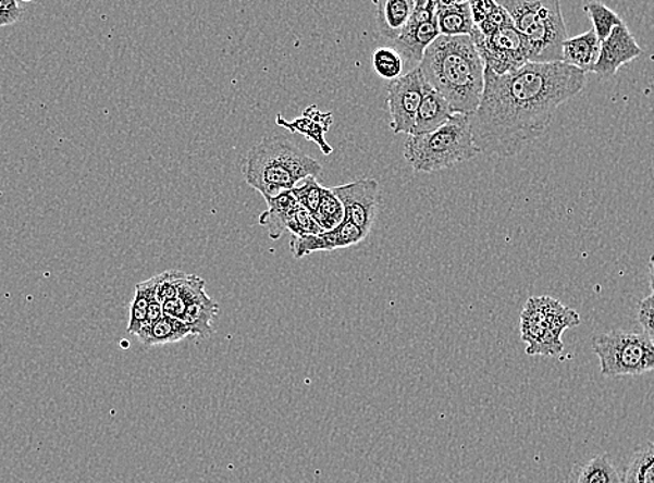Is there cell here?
Segmentation results:
<instances>
[{"instance_id": "1", "label": "cell", "mask_w": 654, "mask_h": 483, "mask_svg": "<svg viewBox=\"0 0 654 483\" xmlns=\"http://www.w3.org/2000/svg\"><path fill=\"white\" fill-rule=\"evenodd\" d=\"M587 86V74L564 62L527 63L497 76L484 67V89L469 116L481 153L513 158L551 126L554 113Z\"/></svg>"}, {"instance_id": "2", "label": "cell", "mask_w": 654, "mask_h": 483, "mask_svg": "<svg viewBox=\"0 0 654 483\" xmlns=\"http://www.w3.org/2000/svg\"><path fill=\"white\" fill-rule=\"evenodd\" d=\"M419 70L453 113L471 116L477 112L484 89V63L471 35H441L427 49Z\"/></svg>"}, {"instance_id": "3", "label": "cell", "mask_w": 654, "mask_h": 483, "mask_svg": "<svg viewBox=\"0 0 654 483\" xmlns=\"http://www.w3.org/2000/svg\"><path fill=\"white\" fill-rule=\"evenodd\" d=\"M321 173V163L282 136L262 139L258 146L249 149L243 162L246 182L261 193L267 201L293 190L298 182L318 177Z\"/></svg>"}, {"instance_id": "4", "label": "cell", "mask_w": 654, "mask_h": 483, "mask_svg": "<svg viewBox=\"0 0 654 483\" xmlns=\"http://www.w3.org/2000/svg\"><path fill=\"white\" fill-rule=\"evenodd\" d=\"M481 153L473 143L467 114L454 113L446 124L432 133L408 136L404 157L414 172L432 173L471 161Z\"/></svg>"}, {"instance_id": "5", "label": "cell", "mask_w": 654, "mask_h": 483, "mask_svg": "<svg viewBox=\"0 0 654 483\" xmlns=\"http://www.w3.org/2000/svg\"><path fill=\"white\" fill-rule=\"evenodd\" d=\"M498 4L510 14L514 27L528 39L529 62H563L568 34L558 0H504Z\"/></svg>"}, {"instance_id": "6", "label": "cell", "mask_w": 654, "mask_h": 483, "mask_svg": "<svg viewBox=\"0 0 654 483\" xmlns=\"http://www.w3.org/2000/svg\"><path fill=\"white\" fill-rule=\"evenodd\" d=\"M581 317L577 311L564 306L556 298L531 297L519 317L521 340L527 345L531 357H553L563 355V333L568 327L578 326Z\"/></svg>"}, {"instance_id": "7", "label": "cell", "mask_w": 654, "mask_h": 483, "mask_svg": "<svg viewBox=\"0 0 654 483\" xmlns=\"http://www.w3.org/2000/svg\"><path fill=\"white\" fill-rule=\"evenodd\" d=\"M593 352L606 377L643 375L654 371V346L645 333L612 331L593 337Z\"/></svg>"}, {"instance_id": "8", "label": "cell", "mask_w": 654, "mask_h": 483, "mask_svg": "<svg viewBox=\"0 0 654 483\" xmlns=\"http://www.w3.org/2000/svg\"><path fill=\"white\" fill-rule=\"evenodd\" d=\"M471 38L481 54L484 67L492 70L497 76L517 72L529 63L528 39L514 27V24L491 37H483L476 26Z\"/></svg>"}, {"instance_id": "9", "label": "cell", "mask_w": 654, "mask_h": 483, "mask_svg": "<svg viewBox=\"0 0 654 483\" xmlns=\"http://www.w3.org/2000/svg\"><path fill=\"white\" fill-rule=\"evenodd\" d=\"M436 8L437 2L434 0H417L406 28L397 41L393 42L394 49L403 59L406 74L419 67L427 49L441 37Z\"/></svg>"}, {"instance_id": "10", "label": "cell", "mask_w": 654, "mask_h": 483, "mask_svg": "<svg viewBox=\"0 0 654 483\" xmlns=\"http://www.w3.org/2000/svg\"><path fill=\"white\" fill-rule=\"evenodd\" d=\"M425 86V78L419 67L388 83L387 108L394 134L411 136Z\"/></svg>"}, {"instance_id": "11", "label": "cell", "mask_w": 654, "mask_h": 483, "mask_svg": "<svg viewBox=\"0 0 654 483\" xmlns=\"http://www.w3.org/2000/svg\"><path fill=\"white\" fill-rule=\"evenodd\" d=\"M331 190L343 203L344 221L353 223L363 233H371L382 201L379 183L373 178H359Z\"/></svg>"}, {"instance_id": "12", "label": "cell", "mask_w": 654, "mask_h": 483, "mask_svg": "<svg viewBox=\"0 0 654 483\" xmlns=\"http://www.w3.org/2000/svg\"><path fill=\"white\" fill-rule=\"evenodd\" d=\"M642 53L643 49L639 47L636 37L629 32L627 24L622 23L601 44V54L593 73L602 78H612L624 64L636 61Z\"/></svg>"}, {"instance_id": "13", "label": "cell", "mask_w": 654, "mask_h": 483, "mask_svg": "<svg viewBox=\"0 0 654 483\" xmlns=\"http://www.w3.org/2000/svg\"><path fill=\"white\" fill-rule=\"evenodd\" d=\"M276 123L277 126L287 128L293 133L301 134V136L311 139V141L321 148L324 156H331L333 152V148L329 146L326 138H324L333 123V114L331 112H321L312 104V107H309L304 111L301 117H298L293 122H288L282 114H277Z\"/></svg>"}, {"instance_id": "14", "label": "cell", "mask_w": 654, "mask_h": 483, "mask_svg": "<svg viewBox=\"0 0 654 483\" xmlns=\"http://www.w3.org/2000/svg\"><path fill=\"white\" fill-rule=\"evenodd\" d=\"M453 114L451 104L447 103L446 99L441 94L434 91L427 83L411 136L432 133L434 129L441 128L443 124L451 121Z\"/></svg>"}, {"instance_id": "15", "label": "cell", "mask_w": 654, "mask_h": 483, "mask_svg": "<svg viewBox=\"0 0 654 483\" xmlns=\"http://www.w3.org/2000/svg\"><path fill=\"white\" fill-rule=\"evenodd\" d=\"M373 3L378 9L379 33L388 41H397L416 9V0H374Z\"/></svg>"}, {"instance_id": "16", "label": "cell", "mask_w": 654, "mask_h": 483, "mask_svg": "<svg viewBox=\"0 0 654 483\" xmlns=\"http://www.w3.org/2000/svg\"><path fill=\"white\" fill-rule=\"evenodd\" d=\"M601 44L593 29H589L578 37L568 38L563 47V62L585 74L591 73L595 70L599 61Z\"/></svg>"}, {"instance_id": "17", "label": "cell", "mask_w": 654, "mask_h": 483, "mask_svg": "<svg viewBox=\"0 0 654 483\" xmlns=\"http://www.w3.org/2000/svg\"><path fill=\"white\" fill-rule=\"evenodd\" d=\"M436 14L439 32L444 37L471 35L473 28H476L469 2H444V0H439Z\"/></svg>"}, {"instance_id": "18", "label": "cell", "mask_w": 654, "mask_h": 483, "mask_svg": "<svg viewBox=\"0 0 654 483\" xmlns=\"http://www.w3.org/2000/svg\"><path fill=\"white\" fill-rule=\"evenodd\" d=\"M268 211L259 216V225L268 228L269 237L279 240L287 231L289 221L299 203L292 190L279 194L277 197L268 199Z\"/></svg>"}, {"instance_id": "19", "label": "cell", "mask_w": 654, "mask_h": 483, "mask_svg": "<svg viewBox=\"0 0 654 483\" xmlns=\"http://www.w3.org/2000/svg\"><path fill=\"white\" fill-rule=\"evenodd\" d=\"M192 335L189 327L180 320L163 315L161 320L144 326L137 337L145 347L171 345V343L182 342L183 338Z\"/></svg>"}, {"instance_id": "20", "label": "cell", "mask_w": 654, "mask_h": 483, "mask_svg": "<svg viewBox=\"0 0 654 483\" xmlns=\"http://www.w3.org/2000/svg\"><path fill=\"white\" fill-rule=\"evenodd\" d=\"M157 298V282L155 276L147 282L138 283L134 290L132 306H129V320L127 332L129 335H138L147 323L149 304Z\"/></svg>"}, {"instance_id": "21", "label": "cell", "mask_w": 654, "mask_h": 483, "mask_svg": "<svg viewBox=\"0 0 654 483\" xmlns=\"http://www.w3.org/2000/svg\"><path fill=\"white\" fill-rule=\"evenodd\" d=\"M218 302L209 298L207 301L188 306L182 321L189 327L192 335L209 337L213 333L212 321L218 315Z\"/></svg>"}, {"instance_id": "22", "label": "cell", "mask_w": 654, "mask_h": 483, "mask_svg": "<svg viewBox=\"0 0 654 483\" xmlns=\"http://www.w3.org/2000/svg\"><path fill=\"white\" fill-rule=\"evenodd\" d=\"M622 483H654V443L647 442L633 451Z\"/></svg>"}, {"instance_id": "23", "label": "cell", "mask_w": 654, "mask_h": 483, "mask_svg": "<svg viewBox=\"0 0 654 483\" xmlns=\"http://www.w3.org/2000/svg\"><path fill=\"white\" fill-rule=\"evenodd\" d=\"M577 483H622V480L610 457L596 456L583 466Z\"/></svg>"}, {"instance_id": "24", "label": "cell", "mask_w": 654, "mask_h": 483, "mask_svg": "<svg viewBox=\"0 0 654 483\" xmlns=\"http://www.w3.org/2000/svg\"><path fill=\"white\" fill-rule=\"evenodd\" d=\"M312 215L324 232H331L342 225L344 221L343 203L334 196L331 188H324L318 211Z\"/></svg>"}, {"instance_id": "25", "label": "cell", "mask_w": 654, "mask_h": 483, "mask_svg": "<svg viewBox=\"0 0 654 483\" xmlns=\"http://www.w3.org/2000/svg\"><path fill=\"white\" fill-rule=\"evenodd\" d=\"M583 9H585L589 18L592 20V29L601 42L612 34L614 28L621 26L624 23L622 18L604 3L589 2Z\"/></svg>"}, {"instance_id": "26", "label": "cell", "mask_w": 654, "mask_h": 483, "mask_svg": "<svg viewBox=\"0 0 654 483\" xmlns=\"http://www.w3.org/2000/svg\"><path fill=\"white\" fill-rule=\"evenodd\" d=\"M372 64L374 72L382 78L397 79L404 74V63L402 57L394 48H381L373 53Z\"/></svg>"}, {"instance_id": "27", "label": "cell", "mask_w": 654, "mask_h": 483, "mask_svg": "<svg viewBox=\"0 0 654 483\" xmlns=\"http://www.w3.org/2000/svg\"><path fill=\"white\" fill-rule=\"evenodd\" d=\"M323 190L324 187L318 183L317 177H308L303 181L301 186L294 187L292 193L299 206L314 213L318 211L319 203H321Z\"/></svg>"}, {"instance_id": "28", "label": "cell", "mask_w": 654, "mask_h": 483, "mask_svg": "<svg viewBox=\"0 0 654 483\" xmlns=\"http://www.w3.org/2000/svg\"><path fill=\"white\" fill-rule=\"evenodd\" d=\"M187 277V273L182 271H168L161 273V275L155 276L157 282V298L158 301L163 304L173 300L177 297L178 288L182 286L184 278Z\"/></svg>"}, {"instance_id": "29", "label": "cell", "mask_w": 654, "mask_h": 483, "mask_svg": "<svg viewBox=\"0 0 654 483\" xmlns=\"http://www.w3.org/2000/svg\"><path fill=\"white\" fill-rule=\"evenodd\" d=\"M287 231L292 232L293 236L303 237V236H319V234H323L324 231L319 223L314 221V218L311 212L308 211L307 208L298 206L296 212L289 221Z\"/></svg>"}, {"instance_id": "30", "label": "cell", "mask_w": 654, "mask_h": 483, "mask_svg": "<svg viewBox=\"0 0 654 483\" xmlns=\"http://www.w3.org/2000/svg\"><path fill=\"white\" fill-rule=\"evenodd\" d=\"M176 298H180L188 307L192 304L207 301L211 297L205 292L203 278L196 275H187L178 288Z\"/></svg>"}, {"instance_id": "31", "label": "cell", "mask_w": 654, "mask_h": 483, "mask_svg": "<svg viewBox=\"0 0 654 483\" xmlns=\"http://www.w3.org/2000/svg\"><path fill=\"white\" fill-rule=\"evenodd\" d=\"M289 246H292L293 256L296 258L307 257L309 253L317 251H326V244L323 242L322 234H319V236H293Z\"/></svg>"}, {"instance_id": "32", "label": "cell", "mask_w": 654, "mask_h": 483, "mask_svg": "<svg viewBox=\"0 0 654 483\" xmlns=\"http://www.w3.org/2000/svg\"><path fill=\"white\" fill-rule=\"evenodd\" d=\"M513 20L510 14L506 12V9L497 4V8L493 10L491 16L484 20L483 23L479 24L477 28L483 37H491V35L501 32V29L511 26Z\"/></svg>"}, {"instance_id": "33", "label": "cell", "mask_w": 654, "mask_h": 483, "mask_svg": "<svg viewBox=\"0 0 654 483\" xmlns=\"http://www.w3.org/2000/svg\"><path fill=\"white\" fill-rule=\"evenodd\" d=\"M638 321L641 323L643 333L654 346V294L646 297L639 304Z\"/></svg>"}, {"instance_id": "34", "label": "cell", "mask_w": 654, "mask_h": 483, "mask_svg": "<svg viewBox=\"0 0 654 483\" xmlns=\"http://www.w3.org/2000/svg\"><path fill=\"white\" fill-rule=\"evenodd\" d=\"M23 16V4L17 2V0H0V27L13 26Z\"/></svg>"}, {"instance_id": "35", "label": "cell", "mask_w": 654, "mask_h": 483, "mask_svg": "<svg viewBox=\"0 0 654 483\" xmlns=\"http://www.w3.org/2000/svg\"><path fill=\"white\" fill-rule=\"evenodd\" d=\"M471 4V14L476 26L483 23L489 16H491L494 9L497 8V2L493 0H476V2H469Z\"/></svg>"}, {"instance_id": "36", "label": "cell", "mask_w": 654, "mask_h": 483, "mask_svg": "<svg viewBox=\"0 0 654 483\" xmlns=\"http://www.w3.org/2000/svg\"><path fill=\"white\" fill-rule=\"evenodd\" d=\"M163 315L174 318V320H183L184 313H186L187 306L180 298H173L171 301L162 304Z\"/></svg>"}, {"instance_id": "37", "label": "cell", "mask_w": 654, "mask_h": 483, "mask_svg": "<svg viewBox=\"0 0 654 483\" xmlns=\"http://www.w3.org/2000/svg\"><path fill=\"white\" fill-rule=\"evenodd\" d=\"M162 317H163L162 304L158 301V298H155V300H152L151 304H149L148 312H147V323H145V326L151 325V323L161 320Z\"/></svg>"}, {"instance_id": "38", "label": "cell", "mask_w": 654, "mask_h": 483, "mask_svg": "<svg viewBox=\"0 0 654 483\" xmlns=\"http://www.w3.org/2000/svg\"><path fill=\"white\" fill-rule=\"evenodd\" d=\"M649 276H651V288L654 294V253L651 257V261H649Z\"/></svg>"}]
</instances>
